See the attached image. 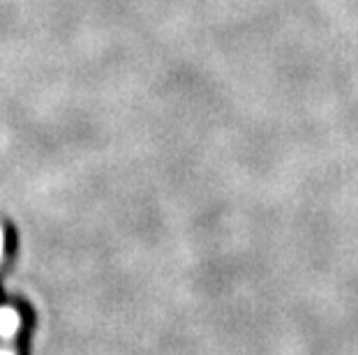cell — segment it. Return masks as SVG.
<instances>
[{
    "mask_svg": "<svg viewBox=\"0 0 358 355\" xmlns=\"http://www.w3.org/2000/svg\"><path fill=\"white\" fill-rule=\"evenodd\" d=\"M14 330H17V316L10 309H0V332L10 337L14 335Z\"/></svg>",
    "mask_w": 358,
    "mask_h": 355,
    "instance_id": "6da1fadb",
    "label": "cell"
},
{
    "mask_svg": "<svg viewBox=\"0 0 358 355\" xmlns=\"http://www.w3.org/2000/svg\"><path fill=\"white\" fill-rule=\"evenodd\" d=\"M0 249H3V236H0Z\"/></svg>",
    "mask_w": 358,
    "mask_h": 355,
    "instance_id": "7a4b0ae2",
    "label": "cell"
},
{
    "mask_svg": "<svg viewBox=\"0 0 358 355\" xmlns=\"http://www.w3.org/2000/svg\"><path fill=\"white\" fill-rule=\"evenodd\" d=\"M0 355H10V353H0Z\"/></svg>",
    "mask_w": 358,
    "mask_h": 355,
    "instance_id": "3957f363",
    "label": "cell"
}]
</instances>
